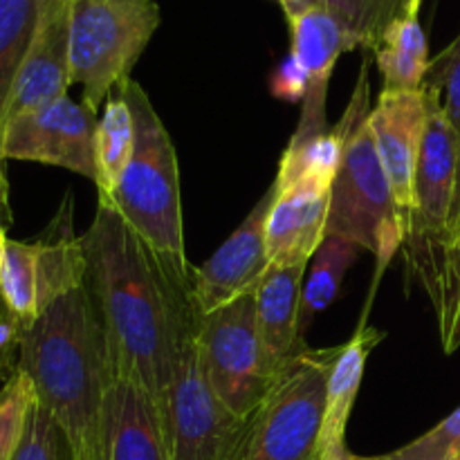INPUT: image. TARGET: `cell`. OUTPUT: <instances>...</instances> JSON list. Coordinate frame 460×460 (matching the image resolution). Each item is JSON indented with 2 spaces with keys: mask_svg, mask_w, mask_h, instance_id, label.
I'll return each instance as SVG.
<instances>
[{
  "mask_svg": "<svg viewBox=\"0 0 460 460\" xmlns=\"http://www.w3.org/2000/svg\"><path fill=\"white\" fill-rule=\"evenodd\" d=\"M362 247L344 236H326L310 259L308 279L301 292V335L337 299L349 270L362 256Z\"/></svg>",
  "mask_w": 460,
  "mask_h": 460,
  "instance_id": "obj_21",
  "label": "cell"
},
{
  "mask_svg": "<svg viewBox=\"0 0 460 460\" xmlns=\"http://www.w3.org/2000/svg\"><path fill=\"white\" fill-rule=\"evenodd\" d=\"M323 460H358V454H353V452H350V449H346V452L335 454V456H328V458H323Z\"/></svg>",
  "mask_w": 460,
  "mask_h": 460,
  "instance_id": "obj_35",
  "label": "cell"
},
{
  "mask_svg": "<svg viewBox=\"0 0 460 460\" xmlns=\"http://www.w3.org/2000/svg\"><path fill=\"white\" fill-rule=\"evenodd\" d=\"M72 196L66 198L57 218L49 223L43 236L36 243L39 252V301L40 313L66 292L85 283V254L81 236L72 229V209L67 205Z\"/></svg>",
  "mask_w": 460,
  "mask_h": 460,
  "instance_id": "obj_20",
  "label": "cell"
},
{
  "mask_svg": "<svg viewBox=\"0 0 460 460\" xmlns=\"http://www.w3.org/2000/svg\"><path fill=\"white\" fill-rule=\"evenodd\" d=\"M0 296L22 323H34L40 314L39 301V252L36 243L7 241L3 270H0Z\"/></svg>",
  "mask_w": 460,
  "mask_h": 460,
  "instance_id": "obj_24",
  "label": "cell"
},
{
  "mask_svg": "<svg viewBox=\"0 0 460 460\" xmlns=\"http://www.w3.org/2000/svg\"><path fill=\"white\" fill-rule=\"evenodd\" d=\"M272 200L274 187L270 184L236 232L200 268H193V295L200 313H211L241 299L243 295H250L268 272L270 256L265 227Z\"/></svg>",
  "mask_w": 460,
  "mask_h": 460,
  "instance_id": "obj_12",
  "label": "cell"
},
{
  "mask_svg": "<svg viewBox=\"0 0 460 460\" xmlns=\"http://www.w3.org/2000/svg\"><path fill=\"white\" fill-rule=\"evenodd\" d=\"M97 112L66 94L12 117L4 126L0 157L61 166L97 182Z\"/></svg>",
  "mask_w": 460,
  "mask_h": 460,
  "instance_id": "obj_10",
  "label": "cell"
},
{
  "mask_svg": "<svg viewBox=\"0 0 460 460\" xmlns=\"http://www.w3.org/2000/svg\"><path fill=\"white\" fill-rule=\"evenodd\" d=\"M135 151V124L128 102L117 85L97 124V191L108 196L124 175Z\"/></svg>",
  "mask_w": 460,
  "mask_h": 460,
  "instance_id": "obj_22",
  "label": "cell"
},
{
  "mask_svg": "<svg viewBox=\"0 0 460 460\" xmlns=\"http://www.w3.org/2000/svg\"><path fill=\"white\" fill-rule=\"evenodd\" d=\"M373 111L368 58L335 133L341 139V157L331 187L326 236H344L376 256V283L394 256L402 250L409 225L398 211L389 178L382 166L368 117ZM373 283V286H376Z\"/></svg>",
  "mask_w": 460,
  "mask_h": 460,
  "instance_id": "obj_4",
  "label": "cell"
},
{
  "mask_svg": "<svg viewBox=\"0 0 460 460\" xmlns=\"http://www.w3.org/2000/svg\"><path fill=\"white\" fill-rule=\"evenodd\" d=\"M39 16V0H0V142Z\"/></svg>",
  "mask_w": 460,
  "mask_h": 460,
  "instance_id": "obj_23",
  "label": "cell"
},
{
  "mask_svg": "<svg viewBox=\"0 0 460 460\" xmlns=\"http://www.w3.org/2000/svg\"><path fill=\"white\" fill-rule=\"evenodd\" d=\"M27 323H22L0 296V389L21 364V344Z\"/></svg>",
  "mask_w": 460,
  "mask_h": 460,
  "instance_id": "obj_30",
  "label": "cell"
},
{
  "mask_svg": "<svg viewBox=\"0 0 460 460\" xmlns=\"http://www.w3.org/2000/svg\"><path fill=\"white\" fill-rule=\"evenodd\" d=\"M422 0H413L400 18H395L373 52L382 75V90L413 93L422 90L429 70V45L420 22Z\"/></svg>",
  "mask_w": 460,
  "mask_h": 460,
  "instance_id": "obj_19",
  "label": "cell"
},
{
  "mask_svg": "<svg viewBox=\"0 0 460 460\" xmlns=\"http://www.w3.org/2000/svg\"><path fill=\"white\" fill-rule=\"evenodd\" d=\"M385 340V332L367 323V313L355 335L340 346L326 386V413L322 431V460L346 452V427L362 386L368 355Z\"/></svg>",
  "mask_w": 460,
  "mask_h": 460,
  "instance_id": "obj_18",
  "label": "cell"
},
{
  "mask_svg": "<svg viewBox=\"0 0 460 460\" xmlns=\"http://www.w3.org/2000/svg\"><path fill=\"white\" fill-rule=\"evenodd\" d=\"M151 254L169 310L171 364L160 404L169 460H243L250 420L220 402L202 368L193 268L189 261Z\"/></svg>",
  "mask_w": 460,
  "mask_h": 460,
  "instance_id": "obj_3",
  "label": "cell"
},
{
  "mask_svg": "<svg viewBox=\"0 0 460 460\" xmlns=\"http://www.w3.org/2000/svg\"><path fill=\"white\" fill-rule=\"evenodd\" d=\"M0 214L12 218V207H9V182L4 173V160L0 157Z\"/></svg>",
  "mask_w": 460,
  "mask_h": 460,
  "instance_id": "obj_32",
  "label": "cell"
},
{
  "mask_svg": "<svg viewBox=\"0 0 460 460\" xmlns=\"http://www.w3.org/2000/svg\"><path fill=\"white\" fill-rule=\"evenodd\" d=\"M340 346L305 349L250 418L243 460H322L326 386Z\"/></svg>",
  "mask_w": 460,
  "mask_h": 460,
  "instance_id": "obj_8",
  "label": "cell"
},
{
  "mask_svg": "<svg viewBox=\"0 0 460 460\" xmlns=\"http://www.w3.org/2000/svg\"><path fill=\"white\" fill-rule=\"evenodd\" d=\"M18 368L61 429L70 460H111V362L88 283L54 299L25 328Z\"/></svg>",
  "mask_w": 460,
  "mask_h": 460,
  "instance_id": "obj_2",
  "label": "cell"
},
{
  "mask_svg": "<svg viewBox=\"0 0 460 460\" xmlns=\"http://www.w3.org/2000/svg\"><path fill=\"white\" fill-rule=\"evenodd\" d=\"M160 21L157 0H72L70 76L90 111L130 79Z\"/></svg>",
  "mask_w": 460,
  "mask_h": 460,
  "instance_id": "obj_6",
  "label": "cell"
},
{
  "mask_svg": "<svg viewBox=\"0 0 460 460\" xmlns=\"http://www.w3.org/2000/svg\"><path fill=\"white\" fill-rule=\"evenodd\" d=\"M0 225H3V227H9V225H12V218H7V216L0 214Z\"/></svg>",
  "mask_w": 460,
  "mask_h": 460,
  "instance_id": "obj_36",
  "label": "cell"
},
{
  "mask_svg": "<svg viewBox=\"0 0 460 460\" xmlns=\"http://www.w3.org/2000/svg\"><path fill=\"white\" fill-rule=\"evenodd\" d=\"M277 3L281 4L283 13H295L310 7H317V4H322V0H277Z\"/></svg>",
  "mask_w": 460,
  "mask_h": 460,
  "instance_id": "obj_33",
  "label": "cell"
},
{
  "mask_svg": "<svg viewBox=\"0 0 460 460\" xmlns=\"http://www.w3.org/2000/svg\"><path fill=\"white\" fill-rule=\"evenodd\" d=\"M135 124V151L106 200L151 252L187 261L180 166L173 139L146 90L133 79L119 85Z\"/></svg>",
  "mask_w": 460,
  "mask_h": 460,
  "instance_id": "obj_5",
  "label": "cell"
},
{
  "mask_svg": "<svg viewBox=\"0 0 460 460\" xmlns=\"http://www.w3.org/2000/svg\"><path fill=\"white\" fill-rule=\"evenodd\" d=\"M286 18L292 36L290 54L308 79V90L301 102L299 126L290 137L292 144H301L331 130L326 103L332 70L341 54L358 49V43L323 4L286 13Z\"/></svg>",
  "mask_w": 460,
  "mask_h": 460,
  "instance_id": "obj_11",
  "label": "cell"
},
{
  "mask_svg": "<svg viewBox=\"0 0 460 460\" xmlns=\"http://www.w3.org/2000/svg\"><path fill=\"white\" fill-rule=\"evenodd\" d=\"M413 0H322L323 7L353 36L358 49L376 52L391 22L404 13Z\"/></svg>",
  "mask_w": 460,
  "mask_h": 460,
  "instance_id": "obj_25",
  "label": "cell"
},
{
  "mask_svg": "<svg viewBox=\"0 0 460 460\" xmlns=\"http://www.w3.org/2000/svg\"><path fill=\"white\" fill-rule=\"evenodd\" d=\"M368 124L376 137L382 166L389 178L395 207L409 225L413 193H416L418 162H420L427 133L425 90H413V93L382 90L368 117Z\"/></svg>",
  "mask_w": 460,
  "mask_h": 460,
  "instance_id": "obj_13",
  "label": "cell"
},
{
  "mask_svg": "<svg viewBox=\"0 0 460 460\" xmlns=\"http://www.w3.org/2000/svg\"><path fill=\"white\" fill-rule=\"evenodd\" d=\"M274 200L268 214L270 265L310 263L326 238L331 187L313 178L272 182Z\"/></svg>",
  "mask_w": 460,
  "mask_h": 460,
  "instance_id": "obj_15",
  "label": "cell"
},
{
  "mask_svg": "<svg viewBox=\"0 0 460 460\" xmlns=\"http://www.w3.org/2000/svg\"><path fill=\"white\" fill-rule=\"evenodd\" d=\"M422 88L440 97L445 117L460 137V34L436 58H431Z\"/></svg>",
  "mask_w": 460,
  "mask_h": 460,
  "instance_id": "obj_29",
  "label": "cell"
},
{
  "mask_svg": "<svg viewBox=\"0 0 460 460\" xmlns=\"http://www.w3.org/2000/svg\"><path fill=\"white\" fill-rule=\"evenodd\" d=\"M254 292L200 313L198 322V349L207 380L220 402L243 420L254 416L277 382L261 344Z\"/></svg>",
  "mask_w": 460,
  "mask_h": 460,
  "instance_id": "obj_9",
  "label": "cell"
},
{
  "mask_svg": "<svg viewBox=\"0 0 460 460\" xmlns=\"http://www.w3.org/2000/svg\"><path fill=\"white\" fill-rule=\"evenodd\" d=\"M308 265H270L254 292L261 344L277 380L308 349L301 335V292Z\"/></svg>",
  "mask_w": 460,
  "mask_h": 460,
  "instance_id": "obj_16",
  "label": "cell"
},
{
  "mask_svg": "<svg viewBox=\"0 0 460 460\" xmlns=\"http://www.w3.org/2000/svg\"><path fill=\"white\" fill-rule=\"evenodd\" d=\"M358 460H460V407L404 447Z\"/></svg>",
  "mask_w": 460,
  "mask_h": 460,
  "instance_id": "obj_27",
  "label": "cell"
},
{
  "mask_svg": "<svg viewBox=\"0 0 460 460\" xmlns=\"http://www.w3.org/2000/svg\"><path fill=\"white\" fill-rule=\"evenodd\" d=\"M270 90H272L274 97L283 99V102H304L305 90H308V79H305V72L301 70V66L292 54H288L277 66L274 75L270 76Z\"/></svg>",
  "mask_w": 460,
  "mask_h": 460,
  "instance_id": "obj_31",
  "label": "cell"
},
{
  "mask_svg": "<svg viewBox=\"0 0 460 460\" xmlns=\"http://www.w3.org/2000/svg\"><path fill=\"white\" fill-rule=\"evenodd\" d=\"M422 90L427 97V133L418 162L411 223L402 250L407 277L420 283L434 305L443 288L447 259L449 214L456 189L460 137L445 117L438 94L434 90Z\"/></svg>",
  "mask_w": 460,
  "mask_h": 460,
  "instance_id": "obj_7",
  "label": "cell"
},
{
  "mask_svg": "<svg viewBox=\"0 0 460 460\" xmlns=\"http://www.w3.org/2000/svg\"><path fill=\"white\" fill-rule=\"evenodd\" d=\"M111 460H169L160 404L135 382L111 376L108 391Z\"/></svg>",
  "mask_w": 460,
  "mask_h": 460,
  "instance_id": "obj_17",
  "label": "cell"
},
{
  "mask_svg": "<svg viewBox=\"0 0 460 460\" xmlns=\"http://www.w3.org/2000/svg\"><path fill=\"white\" fill-rule=\"evenodd\" d=\"M34 402V385L30 376L18 368L0 389V460H12L16 454Z\"/></svg>",
  "mask_w": 460,
  "mask_h": 460,
  "instance_id": "obj_26",
  "label": "cell"
},
{
  "mask_svg": "<svg viewBox=\"0 0 460 460\" xmlns=\"http://www.w3.org/2000/svg\"><path fill=\"white\" fill-rule=\"evenodd\" d=\"M12 460H70V449L61 429L54 418L40 407L39 400L31 407L25 434Z\"/></svg>",
  "mask_w": 460,
  "mask_h": 460,
  "instance_id": "obj_28",
  "label": "cell"
},
{
  "mask_svg": "<svg viewBox=\"0 0 460 460\" xmlns=\"http://www.w3.org/2000/svg\"><path fill=\"white\" fill-rule=\"evenodd\" d=\"M70 9L72 0H39V16L13 90L9 119L67 94L72 85Z\"/></svg>",
  "mask_w": 460,
  "mask_h": 460,
  "instance_id": "obj_14",
  "label": "cell"
},
{
  "mask_svg": "<svg viewBox=\"0 0 460 460\" xmlns=\"http://www.w3.org/2000/svg\"><path fill=\"white\" fill-rule=\"evenodd\" d=\"M7 234H4V227L0 225V270H3V261H4V250H7Z\"/></svg>",
  "mask_w": 460,
  "mask_h": 460,
  "instance_id": "obj_34",
  "label": "cell"
},
{
  "mask_svg": "<svg viewBox=\"0 0 460 460\" xmlns=\"http://www.w3.org/2000/svg\"><path fill=\"white\" fill-rule=\"evenodd\" d=\"M81 243L85 283L106 337L111 376L135 382L162 404L171 331L155 259L106 200H99Z\"/></svg>",
  "mask_w": 460,
  "mask_h": 460,
  "instance_id": "obj_1",
  "label": "cell"
}]
</instances>
